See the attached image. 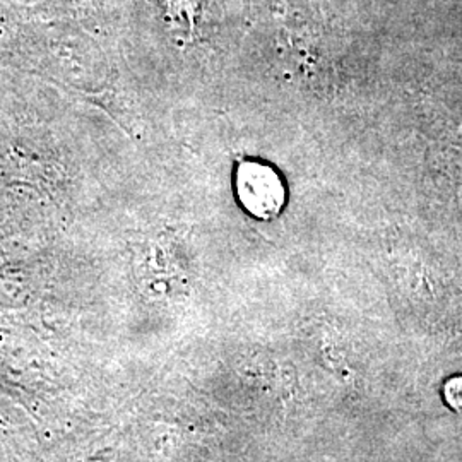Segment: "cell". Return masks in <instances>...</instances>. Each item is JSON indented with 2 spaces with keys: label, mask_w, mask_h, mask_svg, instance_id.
Segmentation results:
<instances>
[{
  "label": "cell",
  "mask_w": 462,
  "mask_h": 462,
  "mask_svg": "<svg viewBox=\"0 0 462 462\" xmlns=\"http://www.w3.org/2000/svg\"><path fill=\"white\" fill-rule=\"evenodd\" d=\"M238 194L254 215H276L282 206V185L278 175L263 165L248 163L238 171Z\"/></svg>",
  "instance_id": "obj_1"
}]
</instances>
